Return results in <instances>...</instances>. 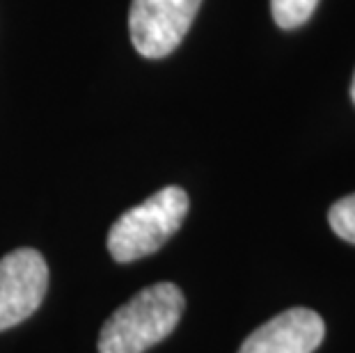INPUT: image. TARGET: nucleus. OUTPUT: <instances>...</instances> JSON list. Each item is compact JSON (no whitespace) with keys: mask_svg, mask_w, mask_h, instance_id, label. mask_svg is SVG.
Returning a JSON list of instances; mask_svg holds the SVG:
<instances>
[{"mask_svg":"<svg viewBox=\"0 0 355 353\" xmlns=\"http://www.w3.org/2000/svg\"><path fill=\"white\" fill-rule=\"evenodd\" d=\"M351 99L355 103V76H353V83H351Z\"/></svg>","mask_w":355,"mask_h":353,"instance_id":"6e6552de","label":"nucleus"},{"mask_svg":"<svg viewBox=\"0 0 355 353\" xmlns=\"http://www.w3.org/2000/svg\"><path fill=\"white\" fill-rule=\"evenodd\" d=\"M326 335V324L316 312L293 307L277 314L250 333L239 353H314Z\"/></svg>","mask_w":355,"mask_h":353,"instance_id":"39448f33","label":"nucleus"},{"mask_svg":"<svg viewBox=\"0 0 355 353\" xmlns=\"http://www.w3.org/2000/svg\"><path fill=\"white\" fill-rule=\"evenodd\" d=\"M184 307V294L172 282L138 291L103 324L99 353H145L177 328Z\"/></svg>","mask_w":355,"mask_h":353,"instance_id":"f257e3e1","label":"nucleus"},{"mask_svg":"<svg viewBox=\"0 0 355 353\" xmlns=\"http://www.w3.org/2000/svg\"><path fill=\"white\" fill-rule=\"evenodd\" d=\"M49 289L46 259L35 248H19L0 259V333L35 314Z\"/></svg>","mask_w":355,"mask_h":353,"instance_id":"20e7f679","label":"nucleus"},{"mask_svg":"<svg viewBox=\"0 0 355 353\" xmlns=\"http://www.w3.org/2000/svg\"><path fill=\"white\" fill-rule=\"evenodd\" d=\"M188 195L179 186H165L152 198L128 209L117 218L108 232V252L119 264L142 259L175 236L186 221L188 214Z\"/></svg>","mask_w":355,"mask_h":353,"instance_id":"f03ea898","label":"nucleus"},{"mask_svg":"<svg viewBox=\"0 0 355 353\" xmlns=\"http://www.w3.org/2000/svg\"><path fill=\"white\" fill-rule=\"evenodd\" d=\"M202 0H133L128 30L133 46L145 58H165L184 42Z\"/></svg>","mask_w":355,"mask_h":353,"instance_id":"7ed1b4c3","label":"nucleus"},{"mask_svg":"<svg viewBox=\"0 0 355 353\" xmlns=\"http://www.w3.org/2000/svg\"><path fill=\"white\" fill-rule=\"evenodd\" d=\"M319 0H270V12L279 28L293 30L307 24Z\"/></svg>","mask_w":355,"mask_h":353,"instance_id":"423d86ee","label":"nucleus"},{"mask_svg":"<svg viewBox=\"0 0 355 353\" xmlns=\"http://www.w3.org/2000/svg\"><path fill=\"white\" fill-rule=\"evenodd\" d=\"M328 223L339 239L355 243V193L349 195V198L337 200L335 205L330 207Z\"/></svg>","mask_w":355,"mask_h":353,"instance_id":"0eeeda50","label":"nucleus"}]
</instances>
